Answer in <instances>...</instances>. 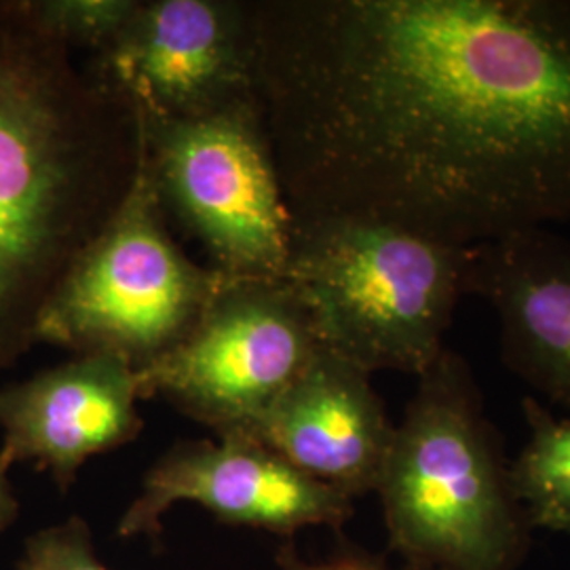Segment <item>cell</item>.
<instances>
[{
	"instance_id": "5b68a950",
	"label": "cell",
	"mask_w": 570,
	"mask_h": 570,
	"mask_svg": "<svg viewBox=\"0 0 570 570\" xmlns=\"http://www.w3.org/2000/svg\"><path fill=\"white\" fill-rule=\"evenodd\" d=\"M226 277L171 239L142 155L119 209L42 308L37 345L112 355L142 372L183 343Z\"/></svg>"
},
{
	"instance_id": "ba28073f",
	"label": "cell",
	"mask_w": 570,
	"mask_h": 570,
	"mask_svg": "<svg viewBox=\"0 0 570 570\" xmlns=\"http://www.w3.org/2000/svg\"><path fill=\"white\" fill-rule=\"evenodd\" d=\"M148 115L204 119L256 98L247 0H140L89 61Z\"/></svg>"
},
{
	"instance_id": "30bf717a",
	"label": "cell",
	"mask_w": 570,
	"mask_h": 570,
	"mask_svg": "<svg viewBox=\"0 0 570 570\" xmlns=\"http://www.w3.org/2000/svg\"><path fill=\"white\" fill-rule=\"evenodd\" d=\"M138 372L112 355H75L0 387V452L72 489L82 465L140 438Z\"/></svg>"
},
{
	"instance_id": "4fadbf2b",
	"label": "cell",
	"mask_w": 570,
	"mask_h": 570,
	"mask_svg": "<svg viewBox=\"0 0 570 570\" xmlns=\"http://www.w3.org/2000/svg\"><path fill=\"white\" fill-rule=\"evenodd\" d=\"M529 440L510 463V482L530 529L570 537V416L558 419L537 397L522 402Z\"/></svg>"
},
{
	"instance_id": "8992f818",
	"label": "cell",
	"mask_w": 570,
	"mask_h": 570,
	"mask_svg": "<svg viewBox=\"0 0 570 570\" xmlns=\"http://www.w3.org/2000/svg\"><path fill=\"white\" fill-rule=\"evenodd\" d=\"M142 155L165 214L239 279H285L292 212L256 98L204 119L138 108Z\"/></svg>"
},
{
	"instance_id": "7a4b0ae2",
	"label": "cell",
	"mask_w": 570,
	"mask_h": 570,
	"mask_svg": "<svg viewBox=\"0 0 570 570\" xmlns=\"http://www.w3.org/2000/svg\"><path fill=\"white\" fill-rule=\"evenodd\" d=\"M140 161L138 106L26 0H0V372L37 345L42 308Z\"/></svg>"
},
{
	"instance_id": "3957f363",
	"label": "cell",
	"mask_w": 570,
	"mask_h": 570,
	"mask_svg": "<svg viewBox=\"0 0 570 570\" xmlns=\"http://www.w3.org/2000/svg\"><path fill=\"white\" fill-rule=\"evenodd\" d=\"M389 548L423 570H515L530 548L497 429L468 362L444 348L419 385L374 490Z\"/></svg>"
},
{
	"instance_id": "ac0fdd59",
	"label": "cell",
	"mask_w": 570,
	"mask_h": 570,
	"mask_svg": "<svg viewBox=\"0 0 570 570\" xmlns=\"http://www.w3.org/2000/svg\"><path fill=\"white\" fill-rule=\"evenodd\" d=\"M553 7H556V11H558V16H560L570 28V0H553Z\"/></svg>"
},
{
	"instance_id": "7c38bea8",
	"label": "cell",
	"mask_w": 570,
	"mask_h": 570,
	"mask_svg": "<svg viewBox=\"0 0 570 570\" xmlns=\"http://www.w3.org/2000/svg\"><path fill=\"white\" fill-rule=\"evenodd\" d=\"M468 294L499 322L511 372L570 414V242L550 228L471 247Z\"/></svg>"
},
{
	"instance_id": "8fae6325",
	"label": "cell",
	"mask_w": 570,
	"mask_h": 570,
	"mask_svg": "<svg viewBox=\"0 0 570 570\" xmlns=\"http://www.w3.org/2000/svg\"><path fill=\"white\" fill-rule=\"evenodd\" d=\"M370 376L320 345L301 374L239 438L263 444L355 501L379 487L395 433Z\"/></svg>"
},
{
	"instance_id": "9a60e30c",
	"label": "cell",
	"mask_w": 570,
	"mask_h": 570,
	"mask_svg": "<svg viewBox=\"0 0 570 570\" xmlns=\"http://www.w3.org/2000/svg\"><path fill=\"white\" fill-rule=\"evenodd\" d=\"M16 570H110L100 562L94 534L81 515L35 532L23 543Z\"/></svg>"
},
{
	"instance_id": "52a82bcc",
	"label": "cell",
	"mask_w": 570,
	"mask_h": 570,
	"mask_svg": "<svg viewBox=\"0 0 570 570\" xmlns=\"http://www.w3.org/2000/svg\"><path fill=\"white\" fill-rule=\"evenodd\" d=\"M317 346L313 320L287 279L226 277L183 343L138 372L140 400L161 397L216 438H239Z\"/></svg>"
},
{
	"instance_id": "2e32d148",
	"label": "cell",
	"mask_w": 570,
	"mask_h": 570,
	"mask_svg": "<svg viewBox=\"0 0 570 570\" xmlns=\"http://www.w3.org/2000/svg\"><path fill=\"white\" fill-rule=\"evenodd\" d=\"M277 567L279 570H393L385 567L381 560L367 556L360 550H345L330 560H320V562H308L305 558L298 556L296 548L292 543H285L277 553ZM402 570H423L404 567Z\"/></svg>"
},
{
	"instance_id": "5bb4252c",
	"label": "cell",
	"mask_w": 570,
	"mask_h": 570,
	"mask_svg": "<svg viewBox=\"0 0 570 570\" xmlns=\"http://www.w3.org/2000/svg\"><path fill=\"white\" fill-rule=\"evenodd\" d=\"M32 18L70 51L106 53L136 16L140 0H26Z\"/></svg>"
},
{
	"instance_id": "6da1fadb",
	"label": "cell",
	"mask_w": 570,
	"mask_h": 570,
	"mask_svg": "<svg viewBox=\"0 0 570 570\" xmlns=\"http://www.w3.org/2000/svg\"><path fill=\"white\" fill-rule=\"evenodd\" d=\"M292 220L461 247L570 220V28L553 0H247Z\"/></svg>"
},
{
	"instance_id": "e0dca14e",
	"label": "cell",
	"mask_w": 570,
	"mask_h": 570,
	"mask_svg": "<svg viewBox=\"0 0 570 570\" xmlns=\"http://www.w3.org/2000/svg\"><path fill=\"white\" fill-rule=\"evenodd\" d=\"M11 468H13V463L0 452V532L9 529L18 520V513H20V503H18V497H16L11 480H9Z\"/></svg>"
},
{
	"instance_id": "9c48e42d",
	"label": "cell",
	"mask_w": 570,
	"mask_h": 570,
	"mask_svg": "<svg viewBox=\"0 0 570 570\" xmlns=\"http://www.w3.org/2000/svg\"><path fill=\"white\" fill-rule=\"evenodd\" d=\"M195 503L218 522L294 537L308 527L341 530L355 513L345 492L306 475L247 438L183 440L146 471L142 490L119 520L121 539H159L164 515Z\"/></svg>"
},
{
	"instance_id": "277c9868",
	"label": "cell",
	"mask_w": 570,
	"mask_h": 570,
	"mask_svg": "<svg viewBox=\"0 0 570 570\" xmlns=\"http://www.w3.org/2000/svg\"><path fill=\"white\" fill-rule=\"evenodd\" d=\"M471 247L372 218L294 220L285 279L320 345L367 374H425L468 294Z\"/></svg>"
}]
</instances>
